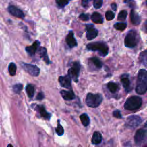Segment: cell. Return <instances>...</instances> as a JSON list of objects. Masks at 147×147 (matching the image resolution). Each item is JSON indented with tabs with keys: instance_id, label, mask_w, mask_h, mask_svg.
Here are the masks:
<instances>
[{
	"instance_id": "obj_9",
	"label": "cell",
	"mask_w": 147,
	"mask_h": 147,
	"mask_svg": "<svg viewBox=\"0 0 147 147\" xmlns=\"http://www.w3.org/2000/svg\"><path fill=\"white\" fill-rule=\"evenodd\" d=\"M146 138V130L143 129H138L134 136V141L137 145H141L144 144Z\"/></svg>"
},
{
	"instance_id": "obj_3",
	"label": "cell",
	"mask_w": 147,
	"mask_h": 147,
	"mask_svg": "<svg viewBox=\"0 0 147 147\" xmlns=\"http://www.w3.org/2000/svg\"><path fill=\"white\" fill-rule=\"evenodd\" d=\"M103 100L102 95L100 94H87L86 98V103L90 107L95 108L99 106Z\"/></svg>"
},
{
	"instance_id": "obj_42",
	"label": "cell",
	"mask_w": 147,
	"mask_h": 147,
	"mask_svg": "<svg viewBox=\"0 0 147 147\" xmlns=\"http://www.w3.org/2000/svg\"><path fill=\"white\" fill-rule=\"evenodd\" d=\"M145 147H146V146H145Z\"/></svg>"
},
{
	"instance_id": "obj_39",
	"label": "cell",
	"mask_w": 147,
	"mask_h": 147,
	"mask_svg": "<svg viewBox=\"0 0 147 147\" xmlns=\"http://www.w3.org/2000/svg\"><path fill=\"white\" fill-rule=\"evenodd\" d=\"M88 1L89 0H82V5L83 7L87 8L88 5Z\"/></svg>"
},
{
	"instance_id": "obj_18",
	"label": "cell",
	"mask_w": 147,
	"mask_h": 147,
	"mask_svg": "<svg viewBox=\"0 0 147 147\" xmlns=\"http://www.w3.org/2000/svg\"><path fill=\"white\" fill-rule=\"evenodd\" d=\"M60 94L63 98L66 100H72L75 98V95L72 90H70V91L62 90L60 91Z\"/></svg>"
},
{
	"instance_id": "obj_10",
	"label": "cell",
	"mask_w": 147,
	"mask_h": 147,
	"mask_svg": "<svg viewBox=\"0 0 147 147\" xmlns=\"http://www.w3.org/2000/svg\"><path fill=\"white\" fill-rule=\"evenodd\" d=\"M86 38L88 40H92L96 38L98 34V30L94 28L92 24H87L86 25Z\"/></svg>"
},
{
	"instance_id": "obj_5",
	"label": "cell",
	"mask_w": 147,
	"mask_h": 147,
	"mask_svg": "<svg viewBox=\"0 0 147 147\" xmlns=\"http://www.w3.org/2000/svg\"><path fill=\"white\" fill-rule=\"evenodd\" d=\"M138 43V36L135 30H130L127 33L125 38V45L127 48L135 47Z\"/></svg>"
},
{
	"instance_id": "obj_19",
	"label": "cell",
	"mask_w": 147,
	"mask_h": 147,
	"mask_svg": "<svg viewBox=\"0 0 147 147\" xmlns=\"http://www.w3.org/2000/svg\"><path fill=\"white\" fill-rule=\"evenodd\" d=\"M38 53L40 57L43 59V60L45 62L46 64H49L50 63V60L49 59L48 56L47 52V49L45 47H41L39 49Z\"/></svg>"
},
{
	"instance_id": "obj_30",
	"label": "cell",
	"mask_w": 147,
	"mask_h": 147,
	"mask_svg": "<svg viewBox=\"0 0 147 147\" xmlns=\"http://www.w3.org/2000/svg\"><path fill=\"white\" fill-rule=\"evenodd\" d=\"M55 131L59 136H62L64 134V129L63 126L61 125L59 120L57 121V126L55 128Z\"/></svg>"
},
{
	"instance_id": "obj_2",
	"label": "cell",
	"mask_w": 147,
	"mask_h": 147,
	"mask_svg": "<svg viewBox=\"0 0 147 147\" xmlns=\"http://www.w3.org/2000/svg\"><path fill=\"white\" fill-rule=\"evenodd\" d=\"M86 48L89 51H97L101 56H106L109 53V47L104 41H96L90 42L86 45Z\"/></svg>"
},
{
	"instance_id": "obj_31",
	"label": "cell",
	"mask_w": 147,
	"mask_h": 147,
	"mask_svg": "<svg viewBox=\"0 0 147 147\" xmlns=\"http://www.w3.org/2000/svg\"><path fill=\"white\" fill-rule=\"evenodd\" d=\"M69 0H56V3L60 8L64 7L68 3Z\"/></svg>"
},
{
	"instance_id": "obj_25",
	"label": "cell",
	"mask_w": 147,
	"mask_h": 147,
	"mask_svg": "<svg viewBox=\"0 0 147 147\" xmlns=\"http://www.w3.org/2000/svg\"><path fill=\"white\" fill-rule=\"evenodd\" d=\"M107 87L108 88V89L109 90V91L111 92V93H115L116 92L118 88L119 87L118 86V84L114 82H109L108 83Z\"/></svg>"
},
{
	"instance_id": "obj_11",
	"label": "cell",
	"mask_w": 147,
	"mask_h": 147,
	"mask_svg": "<svg viewBox=\"0 0 147 147\" xmlns=\"http://www.w3.org/2000/svg\"><path fill=\"white\" fill-rule=\"evenodd\" d=\"M8 11L11 14L12 16L23 19L25 17V14L24 12L18 7L15 6L10 5L8 7Z\"/></svg>"
},
{
	"instance_id": "obj_33",
	"label": "cell",
	"mask_w": 147,
	"mask_h": 147,
	"mask_svg": "<svg viewBox=\"0 0 147 147\" xmlns=\"http://www.w3.org/2000/svg\"><path fill=\"white\" fill-rule=\"evenodd\" d=\"M114 17H115V14L110 10L107 11L105 13V17L107 21L112 20L114 18Z\"/></svg>"
},
{
	"instance_id": "obj_26",
	"label": "cell",
	"mask_w": 147,
	"mask_h": 147,
	"mask_svg": "<svg viewBox=\"0 0 147 147\" xmlns=\"http://www.w3.org/2000/svg\"><path fill=\"white\" fill-rule=\"evenodd\" d=\"M80 119L82 122V123L84 126H87L90 123V119L88 115L86 113H83L80 115Z\"/></svg>"
},
{
	"instance_id": "obj_34",
	"label": "cell",
	"mask_w": 147,
	"mask_h": 147,
	"mask_svg": "<svg viewBox=\"0 0 147 147\" xmlns=\"http://www.w3.org/2000/svg\"><path fill=\"white\" fill-rule=\"evenodd\" d=\"M103 0H93V6L95 9H100L102 6Z\"/></svg>"
},
{
	"instance_id": "obj_36",
	"label": "cell",
	"mask_w": 147,
	"mask_h": 147,
	"mask_svg": "<svg viewBox=\"0 0 147 147\" xmlns=\"http://www.w3.org/2000/svg\"><path fill=\"white\" fill-rule=\"evenodd\" d=\"M113 115L117 118H122V115L121 112L119 110H115L113 113Z\"/></svg>"
},
{
	"instance_id": "obj_37",
	"label": "cell",
	"mask_w": 147,
	"mask_h": 147,
	"mask_svg": "<svg viewBox=\"0 0 147 147\" xmlns=\"http://www.w3.org/2000/svg\"><path fill=\"white\" fill-rule=\"evenodd\" d=\"M123 2L129 5L130 7H133V6L134 5V0H123Z\"/></svg>"
},
{
	"instance_id": "obj_41",
	"label": "cell",
	"mask_w": 147,
	"mask_h": 147,
	"mask_svg": "<svg viewBox=\"0 0 147 147\" xmlns=\"http://www.w3.org/2000/svg\"><path fill=\"white\" fill-rule=\"evenodd\" d=\"M7 147H13V145H12L11 144H9L7 145Z\"/></svg>"
},
{
	"instance_id": "obj_32",
	"label": "cell",
	"mask_w": 147,
	"mask_h": 147,
	"mask_svg": "<svg viewBox=\"0 0 147 147\" xmlns=\"http://www.w3.org/2000/svg\"><path fill=\"white\" fill-rule=\"evenodd\" d=\"M22 88H23V86L22 84L21 83H18V84H14L13 86V91L15 92V93H17V94H19L21 90H22Z\"/></svg>"
},
{
	"instance_id": "obj_4",
	"label": "cell",
	"mask_w": 147,
	"mask_h": 147,
	"mask_svg": "<svg viewBox=\"0 0 147 147\" xmlns=\"http://www.w3.org/2000/svg\"><path fill=\"white\" fill-rule=\"evenodd\" d=\"M142 103L141 97L138 96H132L127 98L124 105V107L126 110H134L139 109Z\"/></svg>"
},
{
	"instance_id": "obj_13",
	"label": "cell",
	"mask_w": 147,
	"mask_h": 147,
	"mask_svg": "<svg viewBox=\"0 0 147 147\" xmlns=\"http://www.w3.org/2000/svg\"><path fill=\"white\" fill-rule=\"evenodd\" d=\"M65 41L69 48H74L78 45L77 41L74 37V34L72 31H69L65 38Z\"/></svg>"
},
{
	"instance_id": "obj_35",
	"label": "cell",
	"mask_w": 147,
	"mask_h": 147,
	"mask_svg": "<svg viewBox=\"0 0 147 147\" xmlns=\"http://www.w3.org/2000/svg\"><path fill=\"white\" fill-rule=\"evenodd\" d=\"M79 18L83 21H88L89 20V16L88 14H87L82 13L79 15Z\"/></svg>"
},
{
	"instance_id": "obj_15",
	"label": "cell",
	"mask_w": 147,
	"mask_h": 147,
	"mask_svg": "<svg viewBox=\"0 0 147 147\" xmlns=\"http://www.w3.org/2000/svg\"><path fill=\"white\" fill-rule=\"evenodd\" d=\"M36 110L40 114V115L45 119L49 120L51 118V114L47 111L45 107L42 105H36Z\"/></svg>"
},
{
	"instance_id": "obj_29",
	"label": "cell",
	"mask_w": 147,
	"mask_h": 147,
	"mask_svg": "<svg viewBox=\"0 0 147 147\" xmlns=\"http://www.w3.org/2000/svg\"><path fill=\"white\" fill-rule=\"evenodd\" d=\"M127 11L126 10H121L118 15L117 20L122 21H125L127 17Z\"/></svg>"
},
{
	"instance_id": "obj_8",
	"label": "cell",
	"mask_w": 147,
	"mask_h": 147,
	"mask_svg": "<svg viewBox=\"0 0 147 147\" xmlns=\"http://www.w3.org/2000/svg\"><path fill=\"white\" fill-rule=\"evenodd\" d=\"M21 65L22 68L29 74L33 76H37L40 74V68L33 64L22 62Z\"/></svg>"
},
{
	"instance_id": "obj_38",
	"label": "cell",
	"mask_w": 147,
	"mask_h": 147,
	"mask_svg": "<svg viewBox=\"0 0 147 147\" xmlns=\"http://www.w3.org/2000/svg\"><path fill=\"white\" fill-rule=\"evenodd\" d=\"M44 98V93H43L42 92H39V93L37 94V96H36V99H37V100H42Z\"/></svg>"
},
{
	"instance_id": "obj_27",
	"label": "cell",
	"mask_w": 147,
	"mask_h": 147,
	"mask_svg": "<svg viewBox=\"0 0 147 147\" xmlns=\"http://www.w3.org/2000/svg\"><path fill=\"white\" fill-rule=\"evenodd\" d=\"M127 27V24L125 22H117L114 25V28L119 31H123Z\"/></svg>"
},
{
	"instance_id": "obj_24",
	"label": "cell",
	"mask_w": 147,
	"mask_h": 147,
	"mask_svg": "<svg viewBox=\"0 0 147 147\" xmlns=\"http://www.w3.org/2000/svg\"><path fill=\"white\" fill-rule=\"evenodd\" d=\"M139 60L142 63L145 67L146 66V61H147V51L146 50H144L141 52L139 56Z\"/></svg>"
},
{
	"instance_id": "obj_28",
	"label": "cell",
	"mask_w": 147,
	"mask_h": 147,
	"mask_svg": "<svg viewBox=\"0 0 147 147\" xmlns=\"http://www.w3.org/2000/svg\"><path fill=\"white\" fill-rule=\"evenodd\" d=\"M9 72L11 76H14L17 71V66L14 63H10L9 65Z\"/></svg>"
},
{
	"instance_id": "obj_14",
	"label": "cell",
	"mask_w": 147,
	"mask_h": 147,
	"mask_svg": "<svg viewBox=\"0 0 147 147\" xmlns=\"http://www.w3.org/2000/svg\"><path fill=\"white\" fill-rule=\"evenodd\" d=\"M40 45V41L38 40H36L32 45L26 47L25 48V51L30 56H33L35 55Z\"/></svg>"
},
{
	"instance_id": "obj_1",
	"label": "cell",
	"mask_w": 147,
	"mask_h": 147,
	"mask_svg": "<svg viewBox=\"0 0 147 147\" xmlns=\"http://www.w3.org/2000/svg\"><path fill=\"white\" fill-rule=\"evenodd\" d=\"M147 90V72L145 69L139 71L137 80L136 91L138 94H144Z\"/></svg>"
},
{
	"instance_id": "obj_40",
	"label": "cell",
	"mask_w": 147,
	"mask_h": 147,
	"mask_svg": "<svg viewBox=\"0 0 147 147\" xmlns=\"http://www.w3.org/2000/svg\"><path fill=\"white\" fill-rule=\"evenodd\" d=\"M111 7L114 11H116L117 9V6L115 3H112L111 5Z\"/></svg>"
},
{
	"instance_id": "obj_6",
	"label": "cell",
	"mask_w": 147,
	"mask_h": 147,
	"mask_svg": "<svg viewBox=\"0 0 147 147\" xmlns=\"http://www.w3.org/2000/svg\"><path fill=\"white\" fill-rule=\"evenodd\" d=\"M80 69V64L78 61H75L72 63L71 68L68 71V75L74 82L78 81L79 72Z\"/></svg>"
},
{
	"instance_id": "obj_17",
	"label": "cell",
	"mask_w": 147,
	"mask_h": 147,
	"mask_svg": "<svg viewBox=\"0 0 147 147\" xmlns=\"http://www.w3.org/2000/svg\"><path fill=\"white\" fill-rule=\"evenodd\" d=\"M130 17L131 23L134 25H138L140 24L141 19L138 14L134 9H131L130 14Z\"/></svg>"
},
{
	"instance_id": "obj_23",
	"label": "cell",
	"mask_w": 147,
	"mask_h": 147,
	"mask_svg": "<svg viewBox=\"0 0 147 147\" xmlns=\"http://www.w3.org/2000/svg\"><path fill=\"white\" fill-rule=\"evenodd\" d=\"M34 87L33 84H29L26 87V91L29 98H32L33 97L34 94Z\"/></svg>"
},
{
	"instance_id": "obj_22",
	"label": "cell",
	"mask_w": 147,
	"mask_h": 147,
	"mask_svg": "<svg viewBox=\"0 0 147 147\" xmlns=\"http://www.w3.org/2000/svg\"><path fill=\"white\" fill-rule=\"evenodd\" d=\"M88 60H89L90 62H91V63L93 64V65L95 66V67L96 69H100L102 68L103 63L98 58L93 57L90 58Z\"/></svg>"
},
{
	"instance_id": "obj_7",
	"label": "cell",
	"mask_w": 147,
	"mask_h": 147,
	"mask_svg": "<svg viewBox=\"0 0 147 147\" xmlns=\"http://www.w3.org/2000/svg\"><path fill=\"white\" fill-rule=\"evenodd\" d=\"M142 119L140 116L136 115H131L127 117L125 126L129 129H134L139 126L142 123Z\"/></svg>"
},
{
	"instance_id": "obj_16",
	"label": "cell",
	"mask_w": 147,
	"mask_h": 147,
	"mask_svg": "<svg viewBox=\"0 0 147 147\" xmlns=\"http://www.w3.org/2000/svg\"><path fill=\"white\" fill-rule=\"evenodd\" d=\"M121 82L126 91H129L130 88V82L128 74H123L121 76Z\"/></svg>"
},
{
	"instance_id": "obj_21",
	"label": "cell",
	"mask_w": 147,
	"mask_h": 147,
	"mask_svg": "<svg viewBox=\"0 0 147 147\" xmlns=\"http://www.w3.org/2000/svg\"><path fill=\"white\" fill-rule=\"evenodd\" d=\"M102 140V137L101 134L99 131H95L93 134L91 142L94 145L99 144Z\"/></svg>"
},
{
	"instance_id": "obj_12",
	"label": "cell",
	"mask_w": 147,
	"mask_h": 147,
	"mask_svg": "<svg viewBox=\"0 0 147 147\" xmlns=\"http://www.w3.org/2000/svg\"><path fill=\"white\" fill-rule=\"evenodd\" d=\"M59 82L61 87L67 88L71 89V79L68 75L61 76L59 78Z\"/></svg>"
},
{
	"instance_id": "obj_20",
	"label": "cell",
	"mask_w": 147,
	"mask_h": 147,
	"mask_svg": "<svg viewBox=\"0 0 147 147\" xmlns=\"http://www.w3.org/2000/svg\"><path fill=\"white\" fill-rule=\"evenodd\" d=\"M91 20L92 21L96 24H102L103 22V18L102 16L98 12H94L91 16Z\"/></svg>"
}]
</instances>
